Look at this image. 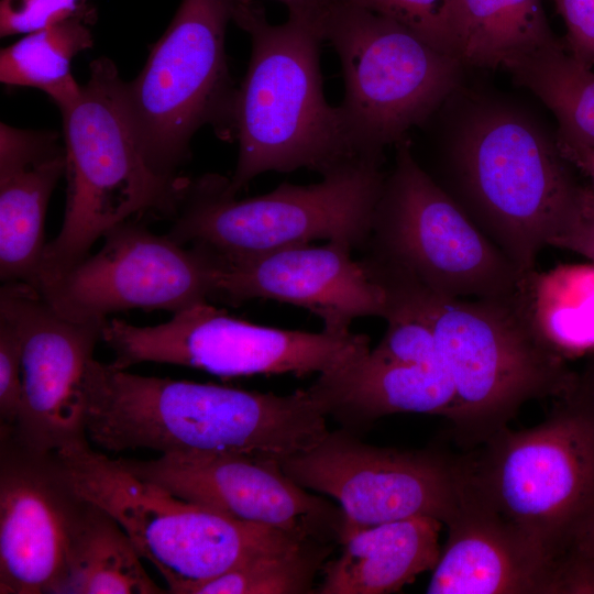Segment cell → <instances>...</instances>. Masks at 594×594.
<instances>
[{
	"label": "cell",
	"instance_id": "cell-1",
	"mask_svg": "<svg viewBox=\"0 0 594 594\" xmlns=\"http://www.w3.org/2000/svg\"><path fill=\"white\" fill-rule=\"evenodd\" d=\"M87 436L109 451L234 452L278 461L327 433L329 413L309 386L289 395L133 374L87 363Z\"/></svg>",
	"mask_w": 594,
	"mask_h": 594
},
{
	"label": "cell",
	"instance_id": "cell-2",
	"mask_svg": "<svg viewBox=\"0 0 594 594\" xmlns=\"http://www.w3.org/2000/svg\"><path fill=\"white\" fill-rule=\"evenodd\" d=\"M387 312L424 319L454 387L448 419L457 443L474 449L508 426L520 407L570 394L578 377L534 329L522 288L510 297L447 298L407 279L384 284Z\"/></svg>",
	"mask_w": 594,
	"mask_h": 594
},
{
	"label": "cell",
	"instance_id": "cell-3",
	"mask_svg": "<svg viewBox=\"0 0 594 594\" xmlns=\"http://www.w3.org/2000/svg\"><path fill=\"white\" fill-rule=\"evenodd\" d=\"M442 139L453 199L524 274L536 271L579 186L556 136L514 106L477 98Z\"/></svg>",
	"mask_w": 594,
	"mask_h": 594
},
{
	"label": "cell",
	"instance_id": "cell-4",
	"mask_svg": "<svg viewBox=\"0 0 594 594\" xmlns=\"http://www.w3.org/2000/svg\"><path fill=\"white\" fill-rule=\"evenodd\" d=\"M232 21L250 35L251 56L235 97L239 155L229 193L237 195L266 172L307 168L322 176L360 157L349 145L339 107L324 97L320 28L292 15L272 24L253 3L235 2Z\"/></svg>",
	"mask_w": 594,
	"mask_h": 594
},
{
	"label": "cell",
	"instance_id": "cell-5",
	"mask_svg": "<svg viewBox=\"0 0 594 594\" xmlns=\"http://www.w3.org/2000/svg\"><path fill=\"white\" fill-rule=\"evenodd\" d=\"M77 100L61 110L67 193L62 228L46 243L34 288L57 278L90 253L117 224L145 212L174 216L189 178L165 177L147 164L114 63H90Z\"/></svg>",
	"mask_w": 594,
	"mask_h": 594
},
{
	"label": "cell",
	"instance_id": "cell-6",
	"mask_svg": "<svg viewBox=\"0 0 594 594\" xmlns=\"http://www.w3.org/2000/svg\"><path fill=\"white\" fill-rule=\"evenodd\" d=\"M54 452L76 491L121 525L141 558L165 579L169 593L193 594L253 557L317 540L179 497L134 474L120 459L94 451L88 441Z\"/></svg>",
	"mask_w": 594,
	"mask_h": 594
},
{
	"label": "cell",
	"instance_id": "cell-7",
	"mask_svg": "<svg viewBox=\"0 0 594 594\" xmlns=\"http://www.w3.org/2000/svg\"><path fill=\"white\" fill-rule=\"evenodd\" d=\"M383 158L355 157L319 183H283L268 194L238 199L228 177L188 179L167 233L224 258L262 254L326 240L364 249L386 173Z\"/></svg>",
	"mask_w": 594,
	"mask_h": 594
},
{
	"label": "cell",
	"instance_id": "cell-8",
	"mask_svg": "<svg viewBox=\"0 0 594 594\" xmlns=\"http://www.w3.org/2000/svg\"><path fill=\"white\" fill-rule=\"evenodd\" d=\"M539 425L508 426L464 455L475 495L558 562L594 518V405L576 387Z\"/></svg>",
	"mask_w": 594,
	"mask_h": 594
},
{
	"label": "cell",
	"instance_id": "cell-9",
	"mask_svg": "<svg viewBox=\"0 0 594 594\" xmlns=\"http://www.w3.org/2000/svg\"><path fill=\"white\" fill-rule=\"evenodd\" d=\"M395 146L363 266L447 298L516 295L530 273L524 274L419 164L408 139Z\"/></svg>",
	"mask_w": 594,
	"mask_h": 594
},
{
	"label": "cell",
	"instance_id": "cell-10",
	"mask_svg": "<svg viewBox=\"0 0 594 594\" xmlns=\"http://www.w3.org/2000/svg\"><path fill=\"white\" fill-rule=\"evenodd\" d=\"M320 32L341 64L338 107L356 156L383 158L385 147L425 125L459 87L458 58L353 0H334Z\"/></svg>",
	"mask_w": 594,
	"mask_h": 594
},
{
	"label": "cell",
	"instance_id": "cell-11",
	"mask_svg": "<svg viewBox=\"0 0 594 594\" xmlns=\"http://www.w3.org/2000/svg\"><path fill=\"white\" fill-rule=\"evenodd\" d=\"M235 2L183 0L139 76L124 82L141 150L161 176H179L178 168L190 155V140L204 125L222 140L235 139L238 88L226 54Z\"/></svg>",
	"mask_w": 594,
	"mask_h": 594
},
{
	"label": "cell",
	"instance_id": "cell-12",
	"mask_svg": "<svg viewBox=\"0 0 594 594\" xmlns=\"http://www.w3.org/2000/svg\"><path fill=\"white\" fill-rule=\"evenodd\" d=\"M101 340L113 351L110 364L116 369L155 362L220 376L322 374L371 350L365 334L258 326L233 318L209 301L174 312L169 320L156 326L107 320Z\"/></svg>",
	"mask_w": 594,
	"mask_h": 594
},
{
	"label": "cell",
	"instance_id": "cell-13",
	"mask_svg": "<svg viewBox=\"0 0 594 594\" xmlns=\"http://www.w3.org/2000/svg\"><path fill=\"white\" fill-rule=\"evenodd\" d=\"M279 465L299 486L339 502L344 515L341 540L365 527L415 517L446 525L465 484L463 457L376 447L346 429L328 431L317 444Z\"/></svg>",
	"mask_w": 594,
	"mask_h": 594
},
{
	"label": "cell",
	"instance_id": "cell-14",
	"mask_svg": "<svg viewBox=\"0 0 594 594\" xmlns=\"http://www.w3.org/2000/svg\"><path fill=\"white\" fill-rule=\"evenodd\" d=\"M103 239L97 253L37 289L62 316L88 321L130 309L174 314L216 298L224 260L209 248H187L134 219Z\"/></svg>",
	"mask_w": 594,
	"mask_h": 594
},
{
	"label": "cell",
	"instance_id": "cell-15",
	"mask_svg": "<svg viewBox=\"0 0 594 594\" xmlns=\"http://www.w3.org/2000/svg\"><path fill=\"white\" fill-rule=\"evenodd\" d=\"M0 317L15 327L22 348L24 395L11 427L16 437L42 452L86 442L82 380L107 320L68 319L21 282L2 285Z\"/></svg>",
	"mask_w": 594,
	"mask_h": 594
},
{
	"label": "cell",
	"instance_id": "cell-16",
	"mask_svg": "<svg viewBox=\"0 0 594 594\" xmlns=\"http://www.w3.org/2000/svg\"><path fill=\"white\" fill-rule=\"evenodd\" d=\"M87 504L55 452L0 425L1 594L52 593Z\"/></svg>",
	"mask_w": 594,
	"mask_h": 594
},
{
	"label": "cell",
	"instance_id": "cell-17",
	"mask_svg": "<svg viewBox=\"0 0 594 594\" xmlns=\"http://www.w3.org/2000/svg\"><path fill=\"white\" fill-rule=\"evenodd\" d=\"M120 460L134 474L235 519L327 542L341 540L342 509L296 484L276 459L186 452Z\"/></svg>",
	"mask_w": 594,
	"mask_h": 594
},
{
	"label": "cell",
	"instance_id": "cell-18",
	"mask_svg": "<svg viewBox=\"0 0 594 594\" xmlns=\"http://www.w3.org/2000/svg\"><path fill=\"white\" fill-rule=\"evenodd\" d=\"M343 243L295 245L257 255L224 258L216 298L239 305L263 298L308 309L323 330L350 332L353 320L382 317L384 290L366 274Z\"/></svg>",
	"mask_w": 594,
	"mask_h": 594
},
{
	"label": "cell",
	"instance_id": "cell-19",
	"mask_svg": "<svg viewBox=\"0 0 594 594\" xmlns=\"http://www.w3.org/2000/svg\"><path fill=\"white\" fill-rule=\"evenodd\" d=\"M429 594H559V562L470 488L444 525Z\"/></svg>",
	"mask_w": 594,
	"mask_h": 594
},
{
	"label": "cell",
	"instance_id": "cell-20",
	"mask_svg": "<svg viewBox=\"0 0 594 594\" xmlns=\"http://www.w3.org/2000/svg\"><path fill=\"white\" fill-rule=\"evenodd\" d=\"M66 172L54 131L0 124V277L34 287L46 246L51 195Z\"/></svg>",
	"mask_w": 594,
	"mask_h": 594
},
{
	"label": "cell",
	"instance_id": "cell-21",
	"mask_svg": "<svg viewBox=\"0 0 594 594\" xmlns=\"http://www.w3.org/2000/svg\"><path fill=\"white\" fill-rule=\"evenodd\" d=\"M365 355L319 374L312 384L329 416L346 430L392 414L450 418L454 387L440 359L422 364H374Z\"/></svg>",
	"mask_w": 594,
	"mask_h": 594
},
{
	"label": "cell",
	"instance_id": "cell-22",
	"mask_svg": "<svg viewBox=\"0 0 594 594\" xmlns=\"http://www.w3.org/2000/svg\"><path fill=\"white\" fill-rule=\"evenodd\" d=\"M443 522L415 517L359 529L341 540V554L324 563L319 594H387L432 571Z\"/></svg>",
	"mask_w": 594,
	"mask_h": 594
},
{
	"label": "cell",
	"instance_id": "cell-23",
	"mask_svg": "<svg viewBox=\"0 0 594 594\" xmlns=\"http://www.w3.org/2000/svg\"><path fill=\"white\" fill-rule=\"evenodd\" d=\"M121 525L88 501L53 594H162Z\"/></svg>",
	"mask_w": 594,
	"mask_h": 594
},
{
	"label": "cell",
	"instance_id": "cell-24",
	"mask_svg": "<svg viewBox=\"0 0 594 594\" xmlns=\"http://www.w3.org/2000/svg\"><path fill=\"white\" fill-rule=\"evenodd\" d=\"M455 54L463 66L505 67L559 42L541 0H450Z\"/></svg>",
	"mask_w": 594,
	"mask_h": 594
},
{
	"label": "cell",
	"instance_id": "cell-25",
	"mask_svg": "<svg viewBox=\"0 0 594 594\" xmlns=\"http://www.w3.org/2000/svg\"><path fill=\"white\" fill-rule=\"evenodd\" d=\"M522 299L542 341L564 360L594 352V263L528 275Z\"/></svg>",
	"mask_w": 594,
	"mask_h": 594
},
{
	"label": "cell",
	"instance_id": "cell-26",
	"mask_svg": "<svg viewBox=\"0 0 594 594\" xmlns=\"http://www.w3.org/2000/svg\"><path fill=\"white\" fill-rule=\"evenodd\" d=\"M96 10L86 11L26 34L0 52V80L45 92L59 110L72 106L81 86L70 72L73 58L94 45Z\"/></svg>",
	"mask_w": 594,
	"mask_h": 594
},
{
	"label": "cell",
	"instance_id": "cell-27",
	"mask_svg": "<svg viewBox=\"0 0 594 594\" xmlns=\"http://www.w3.org/2000/svg\"><path fill=\"white\" fill-rule=\"evenodd\" d=\"M513 78L556 116L557 134L594 146V72L559 41L507 63Z\"/></svg>",
	"mask_w": 594,
	"mask_h": 594
},
{
	"label": "cell",
	"instance_id": "cell-28",
	"mask_svg": "<svg viewBox=\"0 0 594 594\" xmlns=\"http://www.w3.org/2000/svg\"><path fill=\"white\" fill-rule=\"evenodd\" d=\"M331 550V542L314 540L289 550L262 553L204 582L193 594L314 593L315 576Z\"/></svg>",
	"mask_w": 594,
	"mask_h": 594
},
{
	"label": "cell",
	"instance_id": "cell-29",
	"mask_svg": "<svg viewBox=\"0 0 594 594\" xmlns=\"http://www.w3.org/2000/svg\"><path fill=\"white\" fill-rule=\"evenodd\" d=\"M353 1L402 24L433 48L458 58L451 28L450 0Z\"/></svg>",
	"mask_w": 594,
	"mask_h": 594
},
{
	"label": "cell",
	"instance_id": "cell-30",
	"mask_svg": "<svg viewBox=\"0 0 594 594\" xmlns=\"http://www.w3.org/2000/svg\"><path fill=\"white\" fill-rule=\"evenodd\" d=\"M387 330L365 359L374 364H422L439 360L431 327L420 317L391 310Z\"/></svg>",
	"mask_w": 594,
	"mask_h": 594
},
{
	"label": "cell",
	"instance_id": "cell-31",
	"mask_svg": "<svg viewBox=\"0 0 594 594\" xmlns=\"http://www.w3.org/2000/svg\"><path fill=\"white\" fill-rule=\"evenodd\" d=\"M90 8L87 0H1L0 35L29 34Z\"/></svg>",
	"mask_w": 594,
	"mask_h": 594
},
{
	"label": "cell",
	"instance_id": "cell-32",
	"mask_svg": "<svg viewBox=\"0 0 594 594\" xmlns=\"http://www.w3.org/2000/svg\"><path fill=\"white\" fill-rule=\"evenodd\" d=\"M24 395L21 340L15 327L0 317V419L1 426L18 424Z\"/></svg>",
	"mask_w": 594,
	"mask_h": 594
},
{
	"label": "cell",
	"instance_id": "cell-33",
	"mask_svg": "<svg viewBox=\"0 0 594 594\" xmlns=\"http://www.w3.org/2000/svg\"><path fill=\"white\" fill-rule=\"evenodd\" d=\"M548 245L572 251L594 263V189L590 185L578 186Z\"/></svg>",
	"mask_w": 594,
	"mask_h": 594
},
{
	"label": "cell",
	"instance_id": "cell-34",
	"mask_svg": "<svg viewBox=\"0 0 594 594\" xmlns=\"http://www.w3.org/2000/svg\"><path fill=\"white\" fill-rule=\"evenodd\" d=\"M560 594H594V518L575 537L560 562Z\"/></svg>",
	"mask_w": 594,
	"mask_h": 594
},
{
	"label": "cell",
	"instance_id": "cell-35",
	"mask_svg": "<svg viewBox=\"0 0 594 594\" xmlns=\"http://www.w3.org/2000/svg\"><path fill=\"white\" fill-rule=\"evenodd\" d=\"M564 21L565 50L587 68L594 67V0H552Z\"/></svg>",
	"mask_w": 594,
	"mask_h": 594
},
{
	"label": "cell",
	"instance_id": "cell-36",
	"mask_svg": "<svg viewBox=\"0 0 594 594\" xmlns=\"http://www.w3.org/2000/svg\"><path fill=\"white\" fill-rule=\"evenodd\" d=\"M556 142L564 160L584 174L594 189V146L576 143L557 133Z\"/></svg>",
	"mask_w": 594,
	"mask_h": 594
},
{
	"label": "cell",
	"instance_id": "cell-37",
	"mask_svg": "<svg viewBox=\"0 0 594 594\" xmlns=\"http://www.w3.org/2000/svg\"><path fill=\"white\" fill-rule=\"evenodd\" d=\"M238 3L251 4L256 0H235ZM283 3L288 15L309 20L319 28L322 19L334 0H275Z\"/></svg>",
	"mask_w": 594,
	"mask_h": 594
},
{
	"label": "cell",
	"instance_id": "cell-38",
	"mask_svg": "<svg viewBox=\"0 0 594 594\" xmlns=\"http://www.w3.org/2000/svg\"><path fill=\"white\" fill-rule=\"evenodd\" d=\"M578 388L594 405V361L586 370L583 377H578Z\"/></svg>",
	"mask_w": 594,
	"mask_h": 594
}]
</instances>
